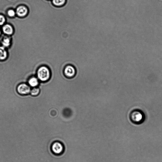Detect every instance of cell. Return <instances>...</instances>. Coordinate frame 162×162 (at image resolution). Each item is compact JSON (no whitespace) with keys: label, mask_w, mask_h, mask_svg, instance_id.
Instances as JSON below:
<instances>
[{"label":"cell","mask_w":162,"mask_h":162,"mask_svg":"<svg viewBox=\"0 0 162 162\" xmlns=\"http://www.w3.org/2000/svg\"><path fill=\"white\" fill-rule=\"evenodd\" d=\"M37 73L38 80L42 82L47 81L51 77V71L48 67L45 66H42L39 67Z\"/></svg>","instance_id":"cell-1"},{"label":"cell","mask_w":162,"mask_h":162,"mask_svg":"<svg viewBox=\"0 0 162 162\" xmlns=\"http://www.w3.org/2000/svg\"><path fill=\"white\" fill-rule=\"evenodd\" d=\"M130 117L132 122L136 124H141L144 121L145 118L144 113L139 110L132 111L130 114Z\"/></svg>","instance_id":"cell-2"},{"label":"cell","mask_w":162,"mask_h":162,"mask_svg":"<svg viewBox=\"0 0 162 162\" xmlns=\"http://www.w3.org/2000/svg\"><path fill=\"white\" fill-rule=\"evenodd\" d=\"M51 150L53 154L57 155H61L65 150V147L61 142H54L51 146Z\"/></svg>","instance_id":"cell-3"},{"label":"cell","mask_w":162,"mask_h":162,"mask_svg":"<svg viewBox=\"0 0 162 162\" xmlns=\"http://www.w3.org/2000/svg\"><path fill=\"white\" fill-rule=\"evenodd\" d=\"M31 90V87L26 83H21L18 85L17 88L18 94L23 95H29Z\"/></svg>","instance_id":"cell-4"},{"label":"cell","mask_w":162,"mask_h":162,"mask_svg":"<svg viewBox=\"0 0 162 162\" xmlns=\"http://www.w3.org/2000/svg\"><path fill=\"white\" fill-rule=\"evenodd\" d=\"M64 73L65 76L67 77L72 78L75 76L76 71L74 67L71 65H69L65 67Z\"/></svg>","instance_id":"cell-5"},{"label":"cell","mask_w":162,"mask_h":162,"mask_svg":"<svg viewBox=\"0 0 162 162\" xmlns=\"http://www.w3.org/2000/svg\"><path fill=\"white\" fill-rule=\"evenodd\" d=\"M28 11L26 6L21 5L18 7L16 9V13L18 17H25L28 14Z\"/></svg>","instance_id":"cell-6"},{"label":"cell","mask_w":162,"mask_h":162,"mask_svg":"<svg viewBox=\"0 0 162 162\" xmlns=\"http://www.w3.org/2000/svg\"><path fill=\"white\" fill-rule=\"evenodd\" d=\"M39 81L37 78L35 76H32L29 78L28 83L30 87H36L39 85Z\"/></svg>","instance_id":"cell-7"},{"label":"cell","mask_w":162,"mask_h":162,"mask_svg":"<svg viewBox=\"0 0 162 162\" xmlns=\"http://www.w3.org/2000/svg\"><path fill=\"white\" fill-rule=\"evenodd\" d=\"M2 31L4 34L10 36L13 33V28L12 26L9 24H6L2 27Z\"/></svg>","instance_id":"cell-8"},{"label":"cell","mask_w":162,"mask_h":162,"mask_svg":"<svg viewBox=\"0 0 162 162\" xmlns=\"http://www.w3.org/2000/svg\"><path fill=\"white\" fill-rule=\"evenodd\" d=\"M8 56V53L5 48L0 46V61L6 60Z\"/></svg>","instance_id":"cell-9"},{"label":"cell","mask_w":162,"mask_h":162,"mask_svg":"<svg viewBox=\"0 0 162 162\" xmlns=\"http://www.w3.org/2000/svg\"><path fill=\"white\" fill-rule=\"evenodd\" d=\"M1 42L4 48H8L12 44L11 38L9 37L4 36L1 39Z\"/></svg>","instance_id":"cell-10"},{"label":"cell","mask_w":162,"mask_h":162,"mask_svg":"<svg viewBox=\"0 0 162 162\" xmlns=\"http://www.w3.org/2000/svg\"><path fill=\"white\" fill-rule=\"evenodd\" d=\"M72 110L68 108H65L62 111V114L64 117L66 118L70 117L72 114Z\"/></svg>","instance_id":"cell-11"},{"label":"cell","mask_w":162,"mask_h":162,"mask_svg":"<svg viewBox=\"0 0 162 162\" xmlns=\"http://www.w3.org/2000/svg\"><path fill=\"white\" fill-rule=\"evenodd\" d=\"M40 91L38 87H34L31 89L30 94L32 96L36 97L40 94Z\"/></svg>","instance_id":"cell-12"},{"label":"cell","mask_w":162,"mask_h":162,"mask_svg":"<svg viewBox=\"0 0 162 162\" xmlns=\"http://www.w3.org/2000/svg\"><path fill=\"white\" fill-rule=\"evenodd\" d=\"M53 4L56 6H61L63 5L66 2V0H52Z\"/></svg>","instance_id":"cell-13"},{"label":"cell","mask_w":162,"mask_h":162,"mask_svg":"<svg viewBox=\"0 0 162 162\" xmlns=\"http://www.w3.org/2000/svg\"><path fill=\"white\" fill-rule=\"evenodd\" d=\"M7 13V15L10 17L13 18L15 16V12L13 9L8 10Z\"/></svg>","instance_id":"cell-14"},{"label":"cell","mask_w":162,"mask_h":162,"mask_svg":"<svg viewBox=\"0 0 162 162\" xmlns=\"http://www.w3.org/2000/svg\"><path fill=\"white\" fill-rule=\"evenodd\" d=\"M6 19L5 17L0 14V26H2L6 22Z\"/></svg>","instance_id":"cell-15"},{"label":"cell","mask_w":162,"mask_h":162,"mask_svg":"<svg viewBox=\"0 0 162 162\" xmlns=\"http://www.w3.org/2000/svg\"><path fill=\"white\" fill-rule=\"evenodd\" d=\"M1 29H0V36H1Z\"/></svg>","instance_id":"cell-16"}]
</instances>
